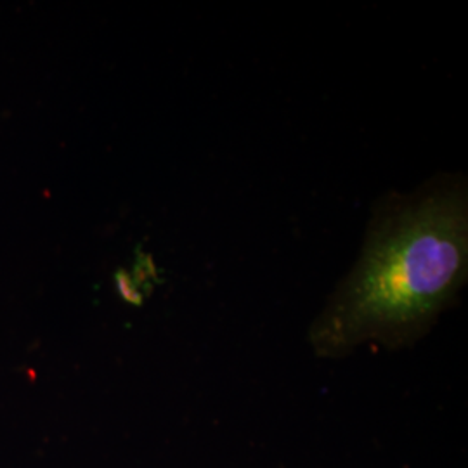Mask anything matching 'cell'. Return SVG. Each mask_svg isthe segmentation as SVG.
<instances>
[{
    "label": "cell",
    "mask_w": 468,
    "mask_h": 468,
    "mask_svg": "<svg viewBox=\"0 0 468 468\" xmlns=\"http://www.w3.org/2000/svg\"><path fill=\"white\" fill-rule=\"evenodd\" d=\"M115 282H117L120 293L125 297V301L139 302L137 301V293H135V290L133 288L129 276L125 274V271H122V269L118 271L117 274H115Z\"/></svg>",
    "instance_id": "7a4b0ae2"
},
{
    "label": "cell",
    "mask_w": 468,
    "mask_h": 468,
    "mask_svg": "<svg viewBox=\"0 0 468 468\" xmlns=\"http://www.w3.org/2000/svg\"><path fill=\"white\" fill-rule=\"evenodd\" d=\"M467 282V176L437 172L373 205L361 251L311 321L307 344L321 359L368 346L410 347L452 309Z\"/></svg>",
    "instance_id": "6da1fadb"
}]
</instances>
